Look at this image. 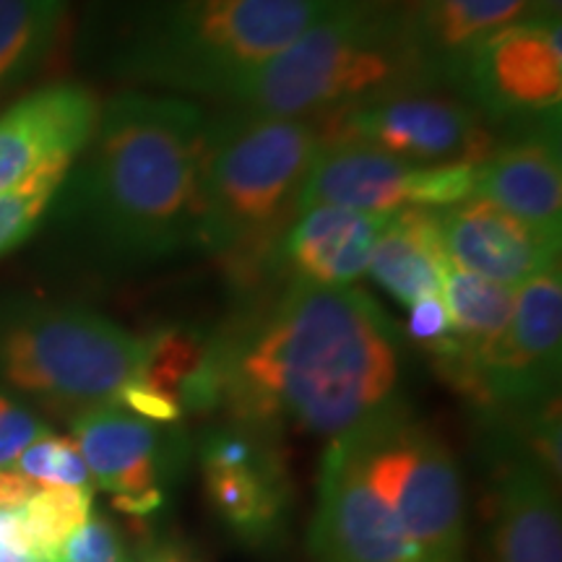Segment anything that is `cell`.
Here are the masks:
<instances>
[{
	"instance_id": "obj_1",
	"label": "cell",
	"mask_w": 562,
	"mask_h": 562,
	"mask_svg": "<svg viewBox=\"0 0 562 562\" xmlns=\"http://www.w3.org/2000/svg\"><path fill=\"white\" fill-rule=\"evenodd\" d=\"M216 406L240 425L339 440L398 398L402 339L357 286L294 277L248 326L211 341Z\"/></svg>"
},
{
	"instance_id": "obj_2",
	"label": "cell",
	"mask_w": 562,
	"mask_h": 562,
	"mask_svg": "<svg viewBox=\"0 0 562 562\" xmlns=\"http://www.w3.org/2000/svg\"><path fill=\"white\" fill-rule=\"evenodd\" d=\"M206 112L193 100L123 91L100 110L60 216L115 263H157L199 245Z\"/></svg>"
},
{
	"instance_id": "obj_3",
	"label": "cell",
	"mask_w": 562,
	"mask_h": 562,
	"mask_svg": "<svg viewBox=\"0 0 562 562\" xmlns=\"http://www.w3.org/2000/svg\"><path fill=\"white\" fill-rule=\"evenodd\" d=\"M321 144L318 121L240 108L206 117L199 248L235 279H261L281 261Z\"/></svg>"
},
{
	"instance_id": "obj_4",
	"label": "cell",
	"mask_w": 562,
	"mask_h": 562,
	"mask_svg": "<svg viewBox=\"0 0 562 562\" xmlns=\"http://www.w3.org/2000/svg\"><path fill=\"white\" fill-rule=\"evenodd\" d=\"M427 83L406 11L378 0H339L290 47L229 89L222 102L266 115L331 121Z\"/></svg>"
},
{
	"instance_id": "obj_5",
	"label": "cell",
	"mask_w": 562,
	"mask_h": 562,
	"mask_svg": "<svg viewBox=\"0 0 562 562\" xmlns=\"http://www.w3.org/2000/svg\"><path fill=\"white\" fill-rule=\"evenodd\" d=\"M339 0H151L121 53L144 87L224 100Z\"/></svg>"
},
{
	"instance_id": "obj_6",
	"label": "cell",
	"mask_w": 562,
	"mask_h": 562,
	"mask_svg": "<svg viewBox=\"0 0 562 562\" xmlns=\"http://www.w3.org/2000/svg\"><path fill=\"white\" fill-rule=\"evenodd\" d=\"M146 368V339L76 305L0 302V383L79 417L121 404Z\"/></svg>"
},
{
	"instance_id": "obj_7",
	"label": "cell",
	"mask_w": 562,
	"mask_h": 562,
	"mask_svg": "<svg viewBox=\"0 0 562 562\" xmlns=\"http://www.w3.org/2000/svg\"><path fill=\"white\" fill-rule=\"evenodd\" d=\"M417 562H467V495L451 448L404 404L349 432Z\"/></svg>"
},
{
	"instance_id": "obj_8",
	"label": "cell",
	"mask_w": 562,
	"mask_h": 562,
	"mask_svg": "<svg viewBox=\"0 0 562 562\" xmlns=\"http://www.w3.org/2000/svg\"><path fill=\"white\" fill-rule=\"evenodd\" d=\"M323 136H344L375 146L417 167H480L497 149L492 123L461 97L406 89L331 121Z\"/></svg>"
},
{
	"instance_id": "obj_9",
	"label": "cell",
	"mask_w": 562,
	"mask_h": 562,
	"mask_svg": "<svg viewBox=\"0 0 562 562\" xmlns=\"http://www.w3.org/2000/svg\"><path fill=\"white\" fill-rule=\"evenodd\" d=\"M474 180L476 167H417L362 140L323 136L300 211L341 206L381 216L402 209L438 211L472 199Z\"/></svg>"
},
{
	"instance_id": "obj_10",
	"label": "cell",
	"mask_w": 562,
	"mask_h": 562,
	"mask_svg": "<svg viewBox=\"0 0 562 562\" xmlns=\"http://www.w3.org/2000/svg\"><path fill=\"white\" fill-rule=\"evenodd\" d=\"M560 360L562 277L558 266L516 290L508 328L463 393L484 409L539 412L558 402Z\"/></svg>"
},
{
	"instance_id": "obj_11",
	"label": "cell",
	"mask_w": 562,
	"mask_h": 562,
	"mask_svg": "<svg viewBox=\"0 0 562 562\" xmlns=\"http://www.w3.org/2000/svg\"><path fill=\"white\" fill-rule=\"evenodd\" d=\"M560 21H521L492 34L469 55L456 87L490 123L526 128L560 117L562 34Z\"/></svg>"
},
{
	"instance_id": "obj_12",
	"label": "cell",
	"mask_w": 562,
	"mask_h": 562,
	"mask_svg": "<svg viewBox=\"0 0 562 562\" xmlns=\"http://www.w3.org/2000/svg\"><path fill=\"white\" fill-rule=\"evenodd\" d=\"M311 552L318 562H417L398 518L364 476L349 435L331 440L323 456Z\"/></svg>"
},
{
	"instance_id": "obj_13",
	"label": "cell",
	"mask_w": 562,
	"mask_h": 562,
	"mask_svg": "<svg viewBox=\"0 0 562 562\" xmlns=\"http://www.w3.org/2000/svg\"><path fill=\"white\" fill-rule=\"evenodd\" d=\"M70 430L91 480L110 492L117 510L144 518L159 508L161 482L180 453L170 427L112 404L74 417Z\"/></svg>"
},
{
	"instance_id": "obj_14",
	"label": "cell",
	"mask_w": 562,
	"mask_h": 562,
	"mask_svg": "<svg viewBox=\"0 0 562 562\" xmlns=\"http://www.w3.org/2000/svg\"><path fill=\"white\" fill-rule=\"evenodd\" d=\"M100 102L79 83L32 91L0 115V195L53 172H70L94 136Z\"/></svg>"
},
{
	"instance_id": "obj_15",
	"label": "cell",
	"mask_w": 562,
	"mask_h": 562,
	"mask_svg": "<svg viewBox=\"0 0 562 562\" xmlns=\"http://www.w3.org/2000/svg\"><path fill=\"white\" fill-rule=\"evenodd\" d=\"M261 427L240 425L209 432L201 446L203 487L211 508L245 542L277 533L284 513V469Z\"/></svg>"
},
{
	"instance_id": "obj_16",
	"label": "cell",
	"mask_w": 562,
	"mask_h": 562,
	"mask_svg": "<svg viewBox=\"0 0 562 562\" xmlns=\"http://www.w3.org/2000/svg\"><path fill=\"white\" fill-rule=\"evenodd\" d=\"M438 224L453 266L510 290L560 266L558 232L533 227L480 195L438 209Z\"/></svg>"
},
{
	"instance_id": "obj_17",
	"label": "cell",
	"mask_w": 562,
	"mask_h": 562,
	"mask_svg": "<svg viewBox=\"0 0 562 562\" xmlns=\"http://www.w3.org/2000/svg\"><path fill=\"white\" fill-rule=\"evenodd\" d=\"M558 482L529 448L505 456L490 492L487 562H562Z\"/></svg>"
},
{
	"instance_id": "obj_18",
	"label": "cell",
	"mask_w": 562,
	"mask_h": 562,
	"mask_svg": "<svg viewBox=\"0 0 562 562\" xmlns=\"http://www.w3.org/2000/svg\"><path fill=\"white\" fill-rule=\"evenodd\" d=\"M560 117L526 125L476 167L474 195L495 203L518 220L562 232Z\"/></svg>"
},
{
	"instance_id": "obj_19",
	"label": "cell",
	"mask_w": 562,
	"mask_h": 562,
	"mask_svg": "<svg viewBox=\"0 0 562 562\" xmlns=\"http://www.w3.org/2000/svg\"><path fill=\"white\" fill-rule=\"evenodd\" d=\"M406 26L430 83H459L469 55L492 34L531 16V0H412Z\"/></svg>"
},
{
	"instance_id": "obj_20",
	"label": "cell",
	"mask_w": 562,
	"mask_h": 562,
	"mask_svg": "<svg viewBox=\"0 0 562 562\" xmlns=\"http://www.w3.org/2000/svg\"><path fill=\"white\" fill-rule=\"evenodd\" d=\"M385 216L341 206L300 211L281 245L294 277L328 286H351L368 273L370 252Z\"/></svg>"
},
{
	"instance_id": "obj_21",
	"label": "cell",
	"mask_w": 562,
	"mask_h": 562,
	"mask_svg": "<svg viewBox=\"0 0 562 562\" xmlns=\"http://www.w3.org/2000/svg\"><path fill=\"white\" fill-rule=\"evenodd\" d=\"M435 209H402L385 216L372 245L368 273L393 300L412 302L442 292L451 269Z\"/></svg>"
},
{
	"instance_id": "obj_22",
	"label": "cell",
	"mask_w": 562,
	"mask_h": 562,
	"mask_svg": "<svg viewBox=\"0 0 562 562\" xmlns=\"http://www.w3.org/2000/svg\"><path fill=\"white\" fill-rule=\"evenodd\" d=\"M66 0H0V94L50 47Z\"/></svg>"
},
{
	"instance_id": "obj_23",
	"label": "cell",
	"mask_w": 562,
	"mask_h": 562,
	"mask_svg": "<svg viewBox=\"0 0 562 562\" xmlns=\"http://www.w3.org/2000/svg\"><path fill=\"white\" fill-rule=\"evenodd\" d=\"M91 495V487H40L13 510L34 562L60 560L68 539L89 521Z\"/></svg>"
},
{
	"instance_id": "obj_24",
	"label": "cell",
	"mask_w": 562,
	"mask_h": 562,
	"mask_svg": "<svg viewBox=\"0 0 562 562\" xmlns=\"http://www.w3.org/2000/svg\"><path fill=\"white\" fill-rule=\"evenodd\" d=\"M11 469L40 487H91L79 446L74 438H60L50 430L26 446Z\"/></svg>"
},
{
	"instance_id": "obj_25",
	"label": "cell",
	"mask_w": 562,
	"mask_h": 562,
	"mask_svg": "<svg viewBox=\"0 0 562 562\" xmlns=\"http://www.w3.org/2000/svg\"><path fill=\"white\" fill-rule=\"evenodd\" d=\"M68 172H53L16 193L0 195V256L19 248L40 227L45 211L55 203Z\"/></svg>"
},
{
	"instance_id": "obj_26",
	"label": "cell",
	"mask_w": 562,
	"mask_h": 562,
	"mask_svg": "<svg viewBox=\"0 0 562 562\" xmlns=\"http://www.w3.org/2000/svg\"><path fill=\"white\" fill-rule=\"evenodd\" d=\"M58 562H125L123 542L108 518L89 516L63 547Z\"/></svg>"
},
{
	"instance_id": "obj_27",
	"label": "cell",
	"mask_w": 562,
	"mask_h": 562,
	"mask_svg": "<svg viewBox=\"0 0 562 562\" xmlns=\"http://www.w3.org/2000/svg\"><path fill=\"white\" fill-rule=\"evenodd\" d=\"M45 432L47 427L26 406L0 391V469L13 467L21 451Z\"/></svg>"
},
{
	"instance_id": "obj_28",
	"label": "cell",
	"mask_w": 562,
	"mask_h": 562,
	"mask_svg": "<svg viewBox=\"0 0 562 562\" xmlns=\"http://www.w3.org/2000/svg\"><path fill=\"white\" fill-rule=\"evenodd\" d=\"M406 334L412 341L425 344L427 349L438 347V344L451 334V315H448L446 300L442 294H430L409 305V321H406Z\"/></svg>"
},
{
	"instance_id": "obj_29",
	"label": "cell",
	"mask_w": 562,
	"mask_h": 562,
	"mask_svg": "<svg viewBox=\"0 0 562 562\" xmlns=\"http://www.w3.org/2000/svg\"><path fill=\"white\" fill-rule=\"evenodd\" d=\"M0 562H34L13 510H0Z\"/></svg>"
},
{
	"instance_id": "obj_30",
	"label": "cell",
	"mask_w": 562,
	"mask_h": 562,
	"mask_svg": "<svg viewBox=\"0 0 562 562\" xmlns=\"http://www.w3.org/2000/svg\"><path fill=\"white\" fill-rule=\"evenodd\" d=\"M140 562H199V560H193L191 554L178 544H159V547L154 544L151 550L140 558Z\"/></svg>"
},
{
	"instance_id": "obj_31",
	"label": "cell",
	"mask_w": 562,
	"mask_h": 562,
	"mask_svg": "<svg viewBox=\"0 0 562 562\" xmlns=\"http://www.w3.org/2000/svg\"><path fill=\"white\" fill-rule=\"evenodd\" d=\"M562 0H531L529 21H560Z\"/></svg>"
},
{
	"instance_id": "obj_32",
	"label": "cell",
	"mask_w": 562,
	"mask_h": 562,
	"mask_svg": "<svg viewBox=\"0 0 562 562\" xmlns=\"http://www.w3.org/2000/svg\"><path fill=\"white\" fill-rule=\"evenodd\" d=\"M378 3H383V5H404V3H412V0H378Z\"/></svg>"
}]
</instances>
